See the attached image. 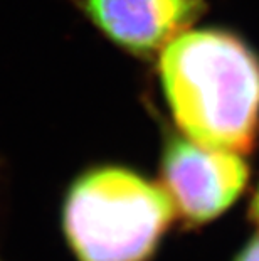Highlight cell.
<instances>
[{"instance_id": "5b68a950", "label": "cell", "mask_w": 259, "mask_h": 261, "mask_svg": "<svg viewBox=\"0 0 259 261\" xmlns=\"http://www.w3.org/2000/svg\"><path fill=\"white\" fill-rule=\"evenodd\" d=\"M234 261H259V234L246 244Z\"/></svg>"}, {"instance_id": "6da1fadb", "label": "cell", "mask_w": 259, "mask_h": 261, "mask_svg": "<svg viewBox=\"0 0 259 261\" xmlns=\"http://www.w3.org/2000/svg\"><path fill=\"white\" fill-rule=\"evenodd\" d=\"M175 123L199 145L251 152L259 130V59L224 31H189L160 53Z\"/></svg>"}, {"instance_id": "52a82bcc", "label": "cell", "mask_w": 259, "mask_h": 261, "mask_svg": "<svg viewBox=\"0 0 259 261\" xmlns=\"http://www.w3.org/2000/svg\"><path fill=\"white\" fill-rule=\"evenodd\" d=\"M0 261H4V259H2V258H0Z\"/></svg>"}, {"instance_id": "3957f363", "label": "cell", "mask_w": 259, "mask_h": 261, "mask_svg": "<svg viewBox=\"0 0 259 261\" xmlns=\"http://www.w3.org/2000/svg\"><path fill=\"white\" fill-rule=\"evenodd\" d=\"M163 189L175 211L190 224L217 218L244 191L249 167L241 153L174 138L162 162Z\"/></svg>"}, {"instance_id": "277c9868", "label": "cell", "mask_w": 259, "mask_h": 261, "mask_svg": "<svg viewBox=\"0 0 259 261\" xmlns=\"http://www.w3.org/2000/svg\"><path fill=\"white\" fill-rule=\"evenodd\" d=\"M79 9L108 39L136 56L162 53L190 31L206 0H79Z\"/></svg>"}, {"instance_id": "7a4b0ae2", "label": "cell", "mask_w": 259, "mask_h": 261, "mask_svg": "<svg viewBox=\"0 0 259 261\" xmlns=\"http://www.w3.org/2000/svg\"><path fill=\"white\" fill-rule=\"evenodd\" d=\"M163 187L123 167H96L71 184L63 231L78 261H148L175 218Z\"/></svg>"}, {"instance_id": "8992f818", "label": "cell", "mask_w": 259, "mask_h": 261, "mask_svg": "<svg viewBox=\"0 0 259 261\" xmlns=\"http://www.w3.org/2000/svg\"><path fill=\"white\" fill-rule=\"evenodd\" d=\"M249 214H251V219L259 226V187L252 197V202H251V209H249Z\"/></svg>"}]
</instances>
